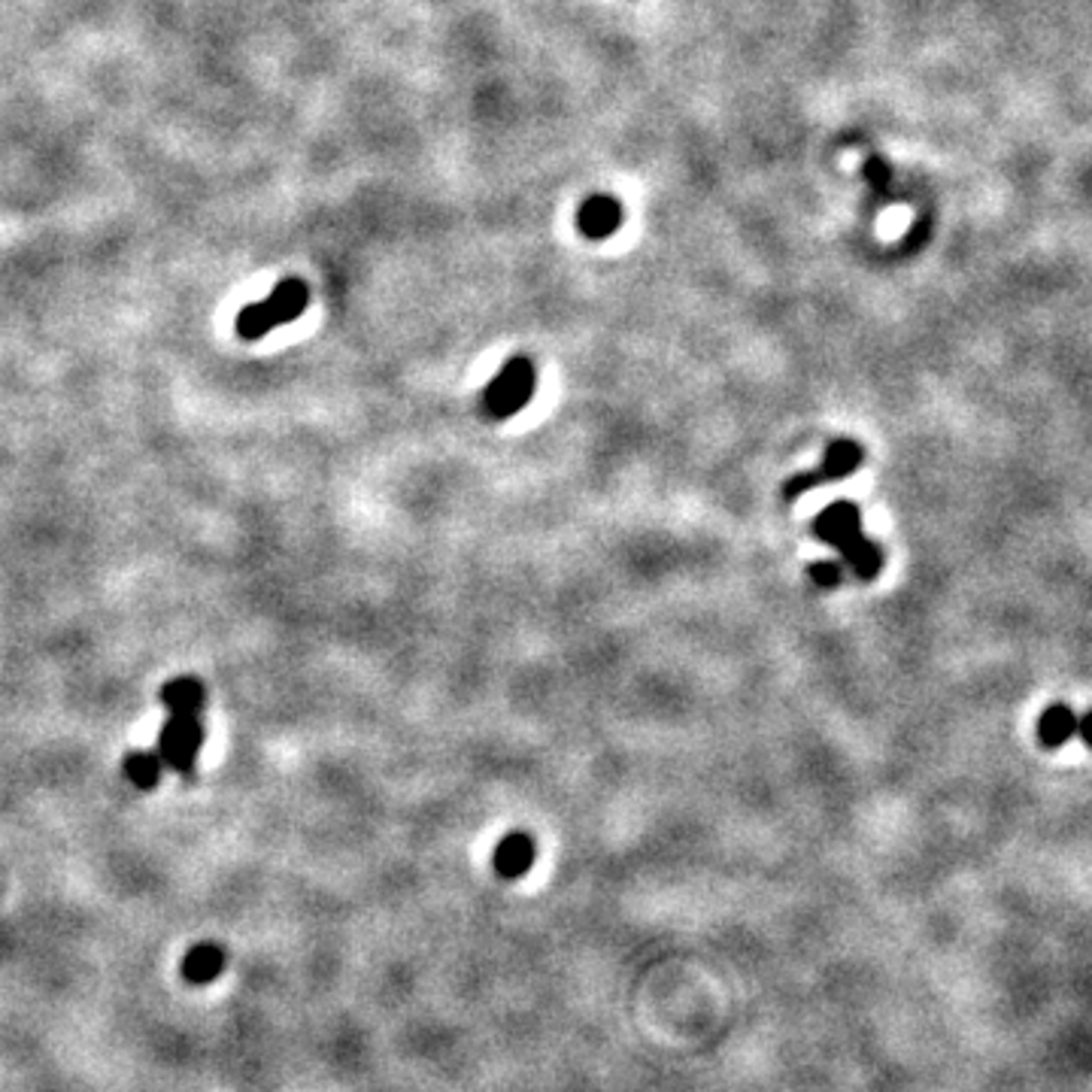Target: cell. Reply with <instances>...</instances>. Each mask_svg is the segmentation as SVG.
<instances>
[{
    "instance_id": "obj_1",
    "label": "cell",
    "mask_w": 1092,
    "mask_h": 1092,
    "mask_svg": "<svg viewBox=\"0 0 1092 1092\" xmlns=\"http://www.w3.org/2000/svg\"><path fill=\"white\" fill-rule=\"evenodd\" d=\"M813 534L834 546L862 583H874L883 571V549L862 532V513L853 501H834L813 520Z\"/></svg>"
},
{
    "instance_id": "obj_2",
    "label": "cell",
    "mask_w": 1092,
    "mask_h": 1092,
    "mask_svg": "<svg viewBox=\"0 0 1092 1092\" xmlns=\"http://www.w3.org/2000/svg\"><path fill=\"white\" fill-rule=\"evenodd\" d=\"M537 392V371L534 364L525 356H513V359L504 361V368L495 373V380L485 385L483 397V413L489 419H513L528 401Z\"/></svg>"
},
{
    "instance_id": "obj_3",
    "label": "cell",
    "mask_w": 1092,
    "mask_h": 1092,
    "mask_svg": "<svg viewBox=\"0 0 1092 1092\" xmlns=\"http://www.w3.org/2000/svg\"><path fill=\"white\" fill-rule=\"evenodd\" d=\"M862 459H865V452H862V447H859L856 440L838 437V440H832V444L826 447L817 471L795 473V477H789V480L783 483V501H795V498H801L805 492H810V489H819V485L844 480V477H850V473H856L859 468H862Z\"/></svg>"
},
{
    "instance_id": "obj_4",
    "label": "cell",
    "mask_w": 1092,
    "mask_h": 1092,
    "mask_svg": "<svg viewBox=\"0 0 1092 1092\" xmlns=\"http://www.w3.org/2000/svg\"><path fill=\"white\" fill-rule=\"evenodd\" d=\"M200 744H204L200 717H167L159 734V756L167 768L188 774L198 762Z\"/></svg>"
},
{
    "instance_id": "obj_5",
    "label": "cell",
    "mask_w": 1092,
    "mask_h": 1092,
    "mask_svg": "<svg viewBox=\"0 0 1092 1092\" xmlns=\"http://www.w3.org/2000/svg\"><path fill=\"white\" fill-rule=\"evenodd\" d=\"M622 204L610 195H592L580 204L577 210V231L586 237V240H608L622 228Z\"/></svg>"
},
{
    "instance_id": "obj_6",
    "label": "cell",
    "mask_w": 1092,
    "mask_h": 1092,
    "mask_svg": "<svg viewBox=\"0 0 1092 1092\" xmlns=\"http://www.w3.org/2000/svg\"><path fill=\"white\" fill-rule=\"evenodd\" d=\"M534 859H537V844L532 841V834L510 832L498 841L492 869L501 881H520L532 871Z\"/></svg>"
},
{
    "instance_id": "obj_7",
    "label": "cell",
    "mask_w": 1092,
    "mask_h": 1092,
    "mask_svg": "<svg viewBox=\"0 0 1092 1092\" xmlns=\"http://www.w3.org/2000/svg\"><path fill=\"white\" fill-rule=\"evenodd\" d=\"M179 971H183V978H186V983H192V986H207V983L219 981L225 971V950L212 941L195 943V947L183 956Z\"/></svg>"
},
{
    "instance_id": "obj_8",
    "label": "cell",
    "mask_w": 1092,
    "mask_h": 1092,
    "mask_svg": "<svg viewBox=\"0 0 1092 1092\" xmlns=\"http://www.w3.org/2000/svg\"><path fill=\"white\" fill-rule=\"evenodd\" d=\"M1071 738H1078V713L1062 701H1056L1038 717V744L1047 750H1059Z\"/></svg>"
},
{
    "instance_id": "obj_9",
    "label": "cell",
    "mask_w": 1092,
    "mask_h": 1092,
    "mask_svg": "<svg viewBox=\"0 0 1092 1092\" xmlns=\"http://www.w3.org/2000/svg\"><path fill=\"white\" fill-rule=\"evenodd\" d=\"M267 310H271L273 323L276 325H288L298 319L301 313L307 310L310 304V288L304 280H283L280 286L273 288L271 298L264 301Z\"/></svg>"
},
{
    "instance_id": "obj_10",
    "label": "cell",
    "mask_w": 1092,
    "mask_h": 1092,
    "mask_svg": "<svg viewBox=\"0 0 1092 1092\" xmlns=\"http://www.w3.org/2000/svg\"><path fill=\"white\" fill-rule=\"evenodd\" d=\"M162 701L171 717H200L207 705V689L195 677H176L162 689Z\"/></svg>"
},
{
    "instance_id": "obj_11",
    "label": "cell",
    "mask_w": 1092,
    "mask_h": 1092,
    "mask_svg": "<svg viewBox=\"0 0 1092 1092\" xmlns=\"http://www.w3.org/2000/svg\"><path fill=\"white\" fill-rule=\"evenodd\" d=\"M122 771L124 777L134 783L136 789L146 793V789H155L159 780H162L164 762L162 756H159V750H155V753H152V750H131V753L124 756Z\"/></svg>"
},
{
    "instance_id": "obj_12",
    "label": "cell",
    "mask_w": 1092,
    "mask_h": 1092,
    "mask_svg": "<svg viewBox=\"0 0 1092 1092\" xmlns=\"http://www.w3.org/2000/svg\"><path fill=\"white\" fill-rule=\"evenodd\" d=\"M273 328H276V323H273V316L264 301L249 304V307L237 313V335L243 337V340H261L264 335H271Z\"/></svg>"
},
{
    "instance_id": "obj_13",
    "label": "cell",
    "mask_w": 1092,
    "mask_h": 1092,
    "mask_svg": "<svg viewBox=\"0 0 1092 1092\" xmlns=\"http://www.w3.org/2000/svg\"><path fill=\"white\" fill-rule=\"evenodd\" d=\"M862 174H865L874 192H889V186H893V167L881 155H874V159L862 164Z\"/></svg>"
},
{
    "instance_id": "obj_14",
    "label": "cell",
    "mask_w": 1092,
    "mask_h": 1092,
    "mask_svg": "<svg viewBox=\"0 0 1092 1092\" xmlns=\"http://www.w3.org/2000/svg\"><path fill=\"white\" fill-rule=\"evenodd\" d=\"M807 577L819 586V589H838L841 583V568L829 559H819L813 565H807Z\"/></svg>"
},
{
    "instance_id": "obj_15",
    "label": "cell",
    "mask_w": 1092,
    "mask_h": 1092,
    "mask_svg": "<svg viewBox=\"0 0 1092 1092\" xmlns=\"http://www.w3.org/2000/svg\"><path fill=\"white\" fill-rule=\"evenodd\" d=\"M1078 738L1092 750V710L1078 717Z\"/></svg>"
}]
</instances>
